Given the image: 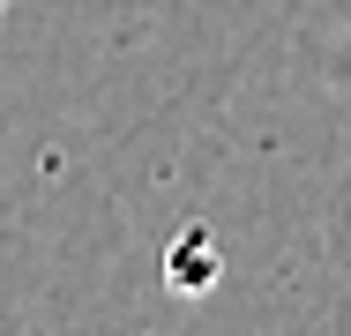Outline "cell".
<instances>
[{
	"instance_id": "1",
	"label": "cell",
	"mask_w": 351,
	"mask_h": 336,
	"mask_svg": "<svg viewBox=\"0 0 351 336\" xmlns=\"http://www.w3.org/2000/svg\"><path fill=\"white\" fill-rule=\"evenodd\" d=\"M0 15H8V0H0Z\"/></svg>"
}]
</instances>
